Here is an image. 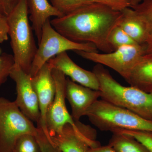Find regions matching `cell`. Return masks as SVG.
Wrapping results in <instances>:
<instances>
[{
    "mask_svg": "<svg viewBox=\"0 0 152 152\" xmlns=\"http://www.w3.org/2000/svg\"><path fill=\"white\" fill-rule=\"evenodd\" d=\"M48 63L53 68L61 71L75 83L99 91V82L94 73L84 69L77 65L70 58L67 52L57 55L49 60Z\"/></svg>",
    "mask_w": 152,
    "mask_h": 152,
    "instance_id": "4fadbf2b",
    "label": "cell"
},
{
    "mask_svg": "<svg viewBox=\"0 0 152 152\" xmlns=\"http://www.w3.org/2000/svg\"><path fill=\"white\" fill-rule=\"evenodd\" d=\"M15 65L13 55L1 53L0 50V86L7 80Z\"/></svg>",
    "mask_w": 152,
    "mask_h": 152,
    "instance_id": "7402d4cb",
    "label": "cell"
},
{
    "mask_svg": "<svg viewBox=\"0 0 152 152\" xmlns=\"http://www.w3.org/2000/svg\"><path fill=\"white\" fill-rule=\"evenodd\" d=\"M53 68L47 63L37 74L32 77V83L37 96L40 118L37 127L49 134L46 125V115L53 101L56 92V84L53 75Z\"/></svg>",
    "mask_w": 152,
    "mask_h": 152,
    "instance_id": "8fae6325",
    "label": "cell"
},
{
    "mask_svg": "<svg viewBox=\"0 0 152 152\" xmlns=\"http://www.w3.org/2000/svg\"><path fill=\"white\" fill-rule=\"evenodd\" d=\"M93 72L99 81L102 99L152 121V93L132 86H122L102 65L97 64Z\"/></svg>",
    "mask_w": 152,
    "mask_h": 152,
    "instance_id": "7a4b0ae2",
    "label": "cell"
},
{
    "mask_svg": "<svg viewBox=\"0 0 152 152\" xmlns=\"http://www.w3.org/2000/svg\"><path fill=\"white\" fill-rule=\"evenodd\" d=\"M126 80L132 86L152 93V54L144 55Z\"/></svg>",
    "mask_w": 152,
    "mask_h": 152,
    "instance_id": "2e32d148",
    "label": "cell"
},
{
    "mask_svg": "<svg viewBox=\"0 0 152 152\" xmlns=\"http://www.w3.org/2000/svg\"><path fill=\"white\" fill-rule=\"evenodd\" d=\"M28 14L32 28L38 43L40 41L44 25L52 17L60 18L64 15L52 5L48 0H27Z\"/></svg>",
    "mask_w": 152,
    "mask_h": 152,
    "instance_id": "5bb4252c",
    "label": "cell"
},
{
    "mask_svg": "<svg viewBox=\"0 0 152 152\" xmlns=\"http://www.w3.org/2000/svg\"><path fill=\"white\" fill-rule=\"evenodd\" d=\"M74 52L83 58L110 68L126 80L136 64L145 54V45H134L121 47L108 53Z\"/></svg>",
    "mask_w": 152,
    "mask_h": 152,
    "instance_id": "52a82bcc",
    "label": "cell"
},
{
    "mask_svg": "<svg viewBox=\"0 0 152 152\" xmlns=\"http://www.w3.org/2000/svg\"><path fill=\"white\" fill-rule=\"evenodd\" d=\"M37 127L38 130L35 137L40 147L41 152H62L52 140L49 134L45 133L41 128Z\"/></svg>",
    "mask_w": 152,
    "mask_h": 152,
    "instance_id": "603a6c76",
    "label": "cell"
},
{
    "mask_svg": "<svg viewBox=\"0 0 152 152\" xmlns=\"http://www.w3.org/2000/svg\"><path fill=\"white\" fill-rule=\"evenodd\" d=\"M145 54H152V37H151L145 45Z\"/></svg>",
    "mask_w": 152,
    "mask_h": 152,
    "instance_id": "f1b7e54d",
    "label": "cell"
},
{
    "mask_svg": "<svg viewBox=\"0 0 152 152\" xmlns=\"http://www.w3.org/2000/svg\"><path fill=\"white\" fill-rule=\"evenodd\" d=\"M121 12L92 3L50 21L56 31L69 39L80 43L94 44L104 53L113 51L108 37L118 24Z\"/></svg>",
    "mask_w": 152,
    "mask_h": 152,
    "instance_id": "6da1fadb",
    "label": "cell"
},
{
    "mask_svg": "<svg viewBox=\"0 0 152 152\" xmlns=\"http://www.w3.org/2000/svg\"><path fill=\"white\" fill-rule=\"evenodd\" d=\"M10 77L16 84L17 97L15 102L26 116L38 124L40 118V112L31 76L14 65Z\"/></svg>",
    "mask_w": 152,
    "mask_h": 152,
    "instance_id": "30bf717a",
    "label": "cell"
},
{
    "mask_svg": "<svg viewBox=\"0 0 152 152\" xmlns=\"http://www.w3.org/2000/svg\"><path fill=\"white\" fill-rule=\"evenodd\" d=\"M13 152H41V150L35 136L26 134L17 140Z\"/></svg>",
    "mask_w": 152,
    "mask_h": 152,
    "instance_id": "ac0fdd59",
    "label": "cell"
},
{
    "mask_svg": "<svg viewBox=\"0 0 152 152\" xmlns=\"http://www.w3.org/2000/svg\"><path fill=\"white\" fill-rule=\"evenodd\" d=\"M108 42L114 50L124 46L138 45L118 25L113 28L110 33Z\"/></svg>",
    "mask_w": 152,
    "mask_h": 152,
    "instance_id": "d6986e66",
    "label": "cell"
},
{
    "mask_svg": "<svg viewBox=\"0 0 152 152\" xmlns=\"http://www.w3.org/2000/svg\"><path fill=\"white\" fill-rule=\"evenodd\" d=\"M143 0H132L131 7H133L137 5L140 3Z\"/></svg>",
    "mask_w": 152,
    "mask_h": 152,
    "instance_id": "f546056e",
    "label": "cell"
},
{
    "mask_svg": "<svg viewBox=\"0 0 152 152\" xmlns=\"http://www.w3.org/2000/svg\"><path fill=\"white\" fill-rule=\"evenodd\" d=\"M75 125L67 124L60 132L50 136L51 139L62 152H88L91 147L100 145L96 140L97 132L90 126L80 121Z\"/></svg>",
    "mask_w": 152,
    "mask_h": 152,
    "instance_id": "ba28073f",
    "label": "cell"
},
{
    "mask_svg": "<svg viewBox=\"0 0 152 152\" xmlns=\"http://www.w3.org/2000/svg\"><path fill=\"white\" fill-rule=\"evenodd\" d=\"M38 45L30 72L32 77L35 75L49 60L64 52L69 50L89 52L98 51L94 44L76 42L64 37L52 26L50 20L44 25Z\"/></svg>",
    "mask_w": 152,
    "mask_h": 152,
    "instance_id": "5b68a950",
    "label": "cell"
},
{
    "mask_svg": "<svg viewBox=\"0 0 152 152\" xmlns=\"http://www.w3.org/2000/svg\"><path fill=\"white\" fill-rule=\"evenodd\" d=\"M121 12L118 25L137 44L145 45L151 36L142 19L131 7Z\"/></svg>",
    "mask_w": 152,
    "mask_h": 152,
    "instance_id": "9a60e30c",
    "label": "cell"
},
{
    "mask_svg": "<svg viewBox=\"0 0 152 152\" xmlns=\"http://www.w3.org/2000/svg\"><path fill=\"white\" fill-rule=\"evenodd\" d=\"M7 18L15 66L30 75L38 47L29 22L27 0H19Z\"/></svg>",
    "mask_w": 152,
    "mask_h": 152,
    "instance_id": "3957f363",
    "label": "cell"
},
{
    "mask_svg": "<svg viewBox=\"0 0 152 152\" xmlns=\"http://www.w3.org/2000/svg\"><path fill=\"white\" fill-rule=\"evenodd\" d=\"M92 3L101 4L117 12H121L131 7L132 0H88Z\"/></svg>",
    "mask_w": 152,
    "mask_h": 152,
    "instance_id": "d4e9b609",
    "label": "cell"
},
{
    "mask_svg": "<svg viewBox=\"0 0 152 152\" xmlns=\"http://www.w3.org/2000/svg\"><path fill=\"white\" fill-rule=\"evenodd\" d=\"M9 26L7 18L0 16V44L8 39Z\"/></svg>",
    "mask_w": 152,
    "mask_h": 152,
    "instance_id": "4316f807",
    "label": "cell"
},
{
    "mask_svg": "<svg viewBox=\"0 0 152 152\" xmlns=\"http://www.w3.org/2000/svg\"><path fill=\"white\" fill-rule=\"evenodd\" d=\"M100 97L99 91L84 86L66 78V98L72 109V117L75 121H79L86 116L88 110Z\"/></svg>",
    "mask_w": 152,
    "mask_h": 152,
    "instance_id": "7c38bea8",
    "label": "cell"
},
{
    "mask_svg": "<svg viewBox=\"0 0 152 152\" xmlns=\"http://www.w3.org/2000/svg\"><path fill=\"white\" fill-rule=\"evenodd\" d=\"M88 152H116L110 145L99 146L96 147H91Z\"/></svg>",
    "mask_w": 152,
    "mask_h": 152,
    "instance_id": "83f0119b",
    "label": "cell"
},
{
    "mask_svg": "<svg viewBox=\"0 0 152 152\" xmlns=\"http://www.w3.org/2000/svg\"><path fill=\"white\" fill-rule=\"evenodd\" d=\"M52 73L56 84V92L46 115L47 127L50 136L60 132L66 124L75 125V122L66 107V75L61 71L54 68Z\"/></svg>",
    "mask_w": 152,
    "mask_h": 152,
    "instance_id": "9c48e42d",
    "label": "cell"
},
{
    "mask_svg": "<svg viewBox=\"0 0 152 152\" xmlns=\"http://www.w3.org/2000/svg\"><path fill=\"white\" fill-rule=\"evenodd\" d=\"M114 132L124 133L134 137L136 140L144 145L149 152H152V132L119 130Z\"/></svg>",
    "mask_w": 152,
    "mask_h": 152,
    "instance_id": "cb8c5ba5",
    "label": "cell"
},
{
    "mask_svg": "<svg viewBox=\"0 0 152 152\" xmlns=\"http://www.w3.org/2000/svg\"><path fill=\"white\" fill-rule=\"evenodd\" d=\"M108 145L116 152H149L142 143L132 136L114 132Z\"/></svg>",
    "mask_w": 152,
    "mask_h": 152,
    "instance_id": "e0dca14e",
    "label": "cell"
},
{
    "mask_svg": "<svg viewBox=\"0 0 152 152\" xmlns=\"http://www.w3.org/2000/svg\"><path fill=\"white\" fill-rule=\"evenodd\" d=\"M19 0H0V16L7 18L18 3Z\"/></svg>",
    "mask_w": 152,
    "mask_h": 152,
    "instance_id": "484cf974",
    "label": "cell"
},
{
    "mask_svg": "<svg viewBox=\"0 0 152 152\" xmlns=\"http://www.w3.org/2000/svg\"><path fill=\"white\" fill-rule=\"evenodd\" d=\"M52 5L64 15L92 3L88 0H50Z\"/></svg>",
    "mask_w": 152,
    "mask_h": 152,
    "instance_id": "ffe728a7",
    "label": "cell"
},
{
    "mask_svg": "<svg viewBox=\"0 0 152 152\" xmlns=\"http://www.w3.org/2000/svg\"><path fill=\"white\" fill-rule=\"evenodd\" d=\"M143 20L150 36L152 37V0H143L133 7Z\"/></svg>",
    "mask_w": 152,
    "mask_h": 152,
    "instance_id": "44dd1931",
    "label": "cell"
},
{
    "mask_svg": "<svg viewBox=\"0 0 152 152\" xmlns=\"http://www.w3.org/2000/svg\"><path fill=\"white\" fill-rule=\"evenodd\" d=\"M92 124L102 131L119 130L152 132V121L104 100H98L86 114Z\"/></svg>",
    "mask_w": 152,
    "mask_h": 152,
    "instance_id": "277c9868",
    "label": "cell"
},
{
    "mask_svg": "<svg viewBox=\"0 0 152 152\" xmlns=\"http://www.w3.org/2000/svg\"><path fill=\"white\" fill-rule=\"evenodd\" d=\"M38 130L15 101L0 97V152H13L19 137L26 134L35 136Z\"/></svg>",
    "mask_w": 152,
    "mask_h": 152,
    "instance_id": "8992f818",
    "label": "cell"
}]
</instances>
